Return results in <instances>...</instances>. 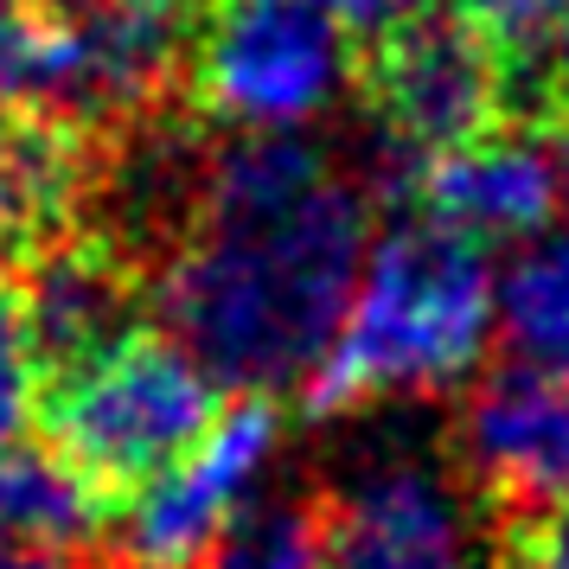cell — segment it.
Returning <instances> with one entry per match:
<instances>
[{
	"mask_svg": "<svg viewBox=\"0 0 569 569\" xmlns=\"http://www.w3.org/2000/svg\"><path fill=\"white\" fill-rule=\"evenodd\" d=\"M506 129L557 141L569 129V13L531 58L506 64Z\"/></svg>",
	"mask_w": 569,
	"mask_h": 569,
	"instance_id": "9a60e30c",
	"label": "cell"
},
{
	"mask_svg": "<svg viewBox=\"0 0 569 569\" xmlns=\"http://www.w3.org/2000/svg\"><path fill=\"white\" fill-rule=\"evenodd\" d=\"M499 346L492 257L467 237L403 211L371 237L352 313L327 365L301 390V410L352 416L385 397H461Z\"/></svg>",
	"mask_w": 569,
	"mask_h": 569,
	"instance_id": "7a4b0ae2",
	"label": "cell"
},
{
	"mask_svg": "<svg viewBox=\"0 0 569 569\" xmlns=\"http://www.w3.org/2000/svg\"><path fill=\"white\" fill-rule=\"evenodd\" d=\"M0 538L90 557V550H103L109 518L46 441H13L0 455Z\"/></svg>",
	"mask_w": 569,
	"mask_h": 569,
	"instance_id": "7c38bea8",
	"label": "cell"
},
{
	"mask_svg": "<svg viewBox=\"0 0 569 569\" xmlns=\"http://www.w3.org/2000/svg\"><path fill=\"white\" fill-rule=\"evenodd\" d=\"M455 7L487 32L492 52L506 58V64L531 58L550 32L563 27V13H569V0H455Z\"/></svg>",
	"mask_w": 569,
	"mask_h": 569,
	"instance_id": "e0dca14e",
	"label": "cell"
},
{
	"mask_svg": "<svg viewBox=\"0 0 569 569\" xmlns=\"http://www.w3.org/2000/svg\"><path fill=\"white\" fill-rule=\"evenodd\" d=\"M441 461L487 518L569 512V378L492 359L455 397Z\"/></svg>",
	"mask_w": 569,
	"mask_h": 569,
	"instance_id": "52a82bcc",
	"label": "cell"
},
{
	"mask_svg": "<svg viewBox=\"0 0 569 569\" xmlns=\"http://www.w3.org/2000/svg\"><path fill=\"white\" fill-rule=\"evenodd\" d=\"M32 403H39V359L27 333V301L20 282H0V455L27 436Z\"/></svg>",
	"mask_w": 569,
	"mask_h": 569,
	"instance_id": "2e32d148",
	"label": "cell"
},
{
	"mask_svg": "<svg viewBox=\"0 0 569 569\" xmlns=\"http://www.w3.org/2000/svg\"><path fill=\"white\" fill-rule=\"evenodd\" d=\"M276 429H282L276 397H231V410L218 422V436L199 448V461H186L173 480H160L141 506L116 518L103 550L122 557L129 569H211L231 518L250 499L257 467L276 448Z\"/></svg>",
	"mask_w": 569,
	"mask_h": 569,
	"instance_id": "ba28073f",
	"label": "cell"
},
{
	"mask_svg": "<svg viewBox=\"0 0 569 569\" xmlns=\"http://www.w3.org/2000/svg\"><path fill=\"white\" fill-rule=\"evenodd\" d=\"M352 97L390 148L397 180L506 129V58L448 0L352 52Z\"/></svg>",
	"mask_w": 569,
	"mask_h": 569,
	"instance_id": "5b68a950",
	"label": "cell"
},
{
	"mask_svg": "<svg viewBox=\"0 0 569 569\" xmlns=\"http://www.w3.org/2000/svg\"><path fill=\"white\" fill-rule=\"evenodd\" d=\"M109 129L0 97V282H20L58 243L90 231Z\"/></svg>",
	"mask_w": 569,
	"mask_h": 569,
	"instance_id": "9c48e42d",
	"label": "cell"
},
{
	"mask_svg": "<svg viewBox=\"0 0 569 569\" xmlns=\"http://www.w3.org/2000/svg\"><path fill=\"white\" fill-rule=\"evenodd\" d=\"M492 563L499 569H569V512L492 518Z\"/></svg>",
	"mask_w": 569,
	"mask_h": 569,
	"instance_id": "ac0fdd59",
	"label": "cell"
},
{
	"mask_svg": "<svg viewBox=\"0 0 569 569\" xmlns=\"http://www.w3.org/2000/svg\"><path fill=\"white\" fill-rule=\"evenodd\" d=\"M403 206L467 243H538L557 211H563V180L550 141L518 129H492L461 154H441L429 167L403 173Z\"/></svg>",
	"mask_w": 569,
	"mask_h": 569,
	"instance_id": "8fae6325",
	"label": "cell"
},
{
	"mask_svg": "<svg viewBox=\"0 0 569 569\" xmlns=\"http://www.w3.org/2000/svg\"><path fill=\"white\" fill-rule=\"evenodd\" d=\"M211 569H327L313 487L276 492V499H243V512L231 518Z\"/></svg>",
	"mask_w": 569,
	"mask_h": 569,
	"instance_id": "5bb4252c",
	"label": "cell"
},
{
	"mask_svg": "<svg viewBox=\"0 0 569 569\" xmlns=\"http://www.w3.org/2000/svg\"><path fill=\"white\" fill-rule=\"evenodd\" d=\"M13 7H20V0H0V20H7V13H13Z\"/></svg>",
	"mask_w": 569,
	"mask_h": 569,
	"instance_id": "603a6c76",
	"label": "cell"
},
{
	"mask_svg": "<svg viewBox=\"0 0 569 569\" xmlns=\"http://www.w3.org/2000/svg\"><path fill=\"white\" fill-rule=\"evenodd\" d=\"M352 90V46L327 0H218L186 71L211 134H301Z\"/></svg>",
	"mask_w": 569,
	"mask_h": 569,
	"instance_id": "277c9868",
	"label": "cell"
},
{
	"mask_svg": "<svg viewBox=\"0 0 569 569\" xmlns=\"http://www.w3.org/2000/svg\"><path fill=\"white\" fill-rule=\"evenodd\" d=\"M0 569H83V557H64V550H39V543H7V538H0Z\"/></svg>",
	"mask_w": 569,
	"mask_h": 569,
	"instance_id": "44dd1931",
	"label": "cell"
},
{
	"mask_svg": "<svg viewBox=\"0 0 569 569\" xmlns=\"http://www.w3.org/2000/svg\"><path fill=\"white\" fill-rule=\"evenodd\" d=\"M550 154H557V180H563V206H569V129L550 141Z\"/></svg>",
	"mask_w": 569,
	"mask_h": 569,
	"instance_id": "7402d4cb",
	"label": "cell"
},
{
	"mask_svg": "<svg viewBox=\"0 0 569 569\" xmlns=\"http://www.w3.org/2000/svg\"><path fill=\"white\" fill-rule=\"evenodd\" d=\"M308 487L327 569H499L492 518L441 461V441L436 455H378Z\"/></svg>",
	"mask_w": 569,
	"mask_h": 569,
	"instance_id": "8992f818",
	"label": "cell"
},
{
	"mask_svg": "<svg viewBox=\"0 0 569 569\" xmlns=\"http://www.w3.org/2000/svg\"><path fill=\"white\" fill-rule=\"evenodd\" d=\"M499 359L569 378V224L525 243L499 276Z\"/></svg>",
	"mask_w": 569,
	"mask_h": 569,
	"instance_id": "4fadbf2b",
	"label": "cell"
},
{
	"mask_svg": "<svg viewBox=\"0 0 569 569\" xmlns=\"http://www.w3.org/2000/svg\"><path fill=\"white\" fill-rule=\"evenodd\" d=\"M436 7H448V0H327V13L339 20V32H346V46H352V52L390 39L397 27H410V20L436 13Z\"/></svg>",
	"mask_w": 569,
	"mask_h": 569,
	"instance_id": "d6986e66",
	"label": "cell"
},
{
	"mask_svg": "<svg viewBox=\"0 0 569 569\" xmlns=\"http://www.w3.org/2000/svg\"><path fill=\"white\" fill-rule=\"evenodd\" d=\"M224 410H231V390L173 333L141 327L97 365L39 390L32 429L116 525L160 480L199 461Z\"/></svg>",
	"mask_w": 569,
	"mask_h": 569,
	"instance_id": "3957f363",
	"label": "cell"
},
{
	"mask_svg": "<svg viewBox=\"0 0 569 569\" xmlns=\"http://www.w3.org/2000/svg\"><path fill=\"white\" fill-rule=\"evenodd\" d=\"M27 333L39 359V390L116 352L129 333L154 327V276L109 231H78L32 276H20Z\"/></svg>",
	"mask_w": 569,
	"mask_h": 569,
	"instance_id": "30bf717a",
	"label": "cell"
},
{
	"mask_svg": "<svg viewBox=\"0 0 569 569\" xmlns=\"http://www.w3.org/2000/svg\"><path fill=\"white\" fill-rule=\"evenodd\" d=\"M378 186L308 134H211L154 320L231 397H301L352 313Z\"/></svg>",
	"mask_w": 569,
	"mask_h": 569,
	"instance_id": "6da1fadb",
	"label": "cell"
},
{
	"mask_svg": "<svg viewBox=\"0 0 569 569\" xmlns=\"http://www.w3.org/2000/svg\"><path fill=\"white\" fill-rule=\"evenodd\" d=\"M27 13H39V20H52V27H64V32H78V27H90L97 13H109L116 0H20Z\"/></svg>",
	"mask_w": 569,
	"mask_h": 569,
	"instance_id": "ffe728a7",
	"label": "cell"
}]
</instances>
